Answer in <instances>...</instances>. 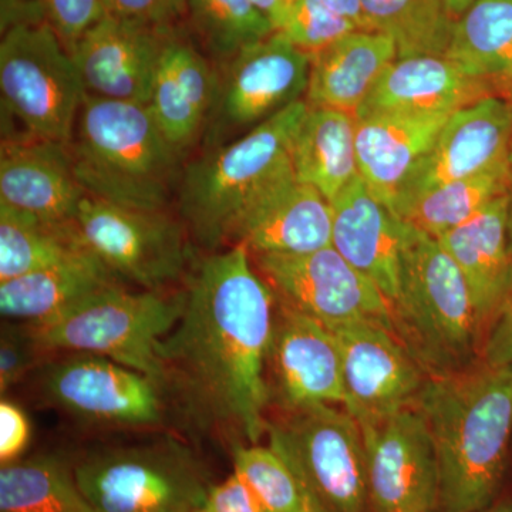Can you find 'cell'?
Here are the masks:
<instances>
[{
    "instance_id": "10",
    "label": "cell",
    "mask_w": 512,
    "mask_h": 512,
    "mask_svg": "<svg viewBox=\"0 0 512 512\" xmlns=\"http://www.w3.org/2000/svg\"><path fill=\"white\" fill-rule=\"evenodd\" d=\"M312 57L281 32L239 50L218 74V90L208 120L207 148L251 131L306 94ZM237 138V137H235Z\"/></svg>"
},
{
    "instance_id": "4",
    "label": "cell",
    "mask_w": 512,
    "mask_h": 512,
    "mask_svg": "<svg viewBox=\"0 0 512 512\" xmlns=\"http://www.w3.org/2000/svg\"><path fill=\"white\" fill-rule=\"evenodd\" d=\"M390 306L394 335L427 375L468 369L481 352L483 328L460 269L436 238L409 224Z\"/></svg>"
},
{
    "instance_id": "13",
    "label": "cell",
    "mask_w": 512,
    "mask_h": 512,
    "mask_svg": "<svg viewBox=\"0 0 512 512\" xmlns=\"http://www.w3.org/2000/svg\"><path fill=\"white\" fill-rule=\"evenodd\" d=\"M359 426L370 512H440L436 448L419 409L407 407Z\"/></svg>"
},
{
    "instance_id": "36",
    "label": "cell",
    "mask_w": 512,
    "mask_h": 512,
    "mask_svg": "<svg viewBox=\"0 0 512 512\" xmlns=\"http://www.w3.org/2000/svg\"><path fill=\"white\" fill-rule=\"evenodd\" d=\"M355 30H359L355 23L335 12L325 0H301L281 33L313 56Z\"/></svg>"
},
{
    "instance_id": "26",
    "label": "cell",
    "mask_w": 512,
    "mask_h": 512,
    "mask_svg": "<svg viewBox=\"0 0 512 512\" xmlns=\"http://www.w3.org/2000/svg\"><path fill=\"white\" fill-rule=\"evenodd\" d=\"M312 57L305 101L312 109L356 116L386 70L397 60L393 39L355 30Z\"/></svg>"
},
{
    "instance_id": "16",
    "label": "cell",
    "mask_w": 512,
    "mask_h": 512,
    "mask_svg": "<svg viewBox=\"0 0 512 512\" xmlns=\"http://www.w3.org/2000/svg\"><path fill=\"white\" fill-rule=\"evenodd\" d=\"M45 392L57 406L96 423L153 426L163 416L158 383L103 356L82 353L50 367Z\"/></svg>"
},
{
    "instance_id": "20",
    "label": "cell",
    "mask_w": 512,
    "mask_h": 512,
    "mask_svg": "<svg viewBox=\"0 0 512 512\" xmlns=\"http://www.w3.org/2000/svg\"><path fill=\"white\" fill-rule=\"evenodd\" d=\"M86 195L74 174L69 146L29 137L3 138L0 204L37 220L72 222Z\"/></svg>"
},
{
    "instance_id": "14",
    "label": "cell",
    "mask_w": 512,
    "mask_h": 512,
    "mask_svg": "<svg viewBox=\"0 0 512 512\" xmlns=\"http://www.w3.org/2000/svg\"><path fill=\"white\" fill-rule=\"evenodd\" d=\"M342 356L345 409L372 423L416 404L426 370L383 323L355 322L330 329Z\"/></svg>"
},
{
    "instance_id": "34",
    "label": "cell",
    "mask_w": 512,
    "mask_h": 512,
    "mask_svg": "<svg viewBox=\"0 0 512 512\" xmlns=\"http://www.w3.org/2000/svg\"><path fill=\"white\" fill-rule=\"evenodd\" d=\"M185 13L202 46L222 64L275 33L251 0H185Z\"/></svg>"
},
{
    "instance_id": "23",
    "label": "cell",
    "mask_w": 512,
    "mask_h": 512,
    "mask_svg": "<svg viewBox=\"0 0 512 512\" xmlns=\"http://www.w3.org/2000/svg\"><path fill=\"white\" fill-rule=\"evenodd\" d=\"M436 239L460 269L484 332L512 293L507 195Z\"/></svg>"
},
{
    "instance_id": "7",
    "label": "cell",
    "mask_w": 512,
    "mask_h": 512,
    "mask_svg": "<svg viewBox=\"0 0 512 512\" xmlns=\"http://www.w3.org/2000/svg\"><path fill=\"white\" fill-rule=\"evenodd\" d=\"M269 447L291 468L311 512H370L365 443L355 417L332 404L268 423Z\"/></svg>"
},
{
    "instance_id": "31",
    "label": "cell",
    "mask_w": 512,
    "mask_h": 512,
    "mask_svg": "<svg viewBox=\"0 0 512 512\" xmlns=\"http://www.w3.org/2000/svg\"><path fill=\"white\" fill-rule=\"evenodd\" d=\"M2 512H99L80 490L60 458L39 456L5 464L0 470Z\"/></svg>"
},
{
    "instance_id": "21",
    "label": "cell",
    "mask_w": 512,
    "mask_h": 512,
    "mask_svg": "<svg viewBox=\"0 0 512 512\" xmlns=\"http://www.w3.org/2000/svg\"><path fill=\"white\" fill-rule=\"evenodd\" d=\"M329 204L332 247L392 305L399 292L406 224L370 191L360 175Z\"/></svg>"
},
{
    "instance_id": "46",
    "label": "cell",
    "mask_w": 512,
    "mask_h": 512,
    "mask_svg": "<svg viewBox=\"0 0 512 512\" xmlns=\"http://www.w3.org/2000/svg\"><path fill=\"white\" fill-rule=\"evenodd\" d=\"M474 2H476V0H444L447 10L450 12V15L453 16L454 20L460 18Z\"/></svg>"
},
{
    "instance_id": "11",
    "label": "cell",
    "mask_w": 512,
    "mask_h": 512,
    "mask_svg": "<svg viewBox=\"0 0 512 512\" xmlns=\"http://www.w3.org/2000/svg\"><path fill=\"white\" fill-rule=\"evenodd\" d=\"M74 221L87 247L117 278L146 291L173 284L187 268L183 225L165 211L136 210L86 195Z\"/></svg>"
},
{
    "instance_id": "5",
    "label": "cell",
    "mask_w": 512,
    "mask_h": 512,
    "mask_svg": "<svg viewBox=\"0 0 512 512\" xmlns=\"http://www.w3.org/2000/svg\"><path fill=\"white\" fill-rule=\"evenodd\" d=\"M309 106L296 101L244 136L207 148L185 165L178 207L194 238L205 248L229 242L249 204L291 170V148Z\"/></svg>"
},
{
    "instance_id": "35",
    "label": "cell",
    "mask_w": 512,
    "mask_h": 512,
    "mask_svg": "<svg viewBox=\"0 0 512 512\" xmlns=\"http://www.w3.org/2000/svg\"><path fill=\"white\" fill-rule=\"evenodd\" d=\"M237 474L265 512H301L305 498L291 468L272 450L258 444H237L232 451Z\"/></svg>"
},
{
    "instance_id": "1",
    "label": "cell",
    "mask_w": 512,
    "mask_h": 512,
    "mask_svg": "<svg viewBox=\"0 0 512 512\" xmlns=\"http://www.w3.org/2000/svg\"><path fill=\"white\" fill-rule=\"evenodd\" d=\"M234 245L205 256L191 272L183 315L161 339L164 384L173 383L185 409L208 426L258 444L268 429L276 296Z\"/></svg>"
},
{
    "instance_id": "43",
    "label": "cell",
    "mask_w": 512,
    "mask_h": 512,
    "mask_svg": "<svg viewBox=\"0 0 512 512\" xmlns=\"http://www.w3.org/2000/svg\"><path fill=\"white\" fill-rule=\"evenodd\" d=\"M251 2L271 23L275 32H281L301 0H251Z\"/></svg>"
},
{
    "instance_id": "25",
    "label": "cell",
    "mask_w": 512,
    "mask_h": 512,
    "mask_svg": "<svg viewBox=\"0 0 512 512\" xmlns=\"http://www.w3.org/2000/svg\"><path fill=\"white\" fill-rule=\"evenodd\" d=\"M453 113H384L356 119L359 175L392 210L394 198Z\"/></svg>"
},
{
    "instance_id": "32",
    "label": "cell",
    "mask_w": 512,
    "mask_h": 512,
    "mask_svg": "<svg viewBox=\"0 0 512 512\" xmlns=\"http://www.w3.org/2000/svg\"><path fill=\"white\" fill-rule=\"evenodd\" d=\"M508 160L484 173L434 188L397 217L424 234L439 238L464 224L507 192Z\"/></svg>"
},
{
    "instance_id": "28",
    "label": "cell",
    "mask_w": 512,
    "mask_h": 512,
    "mask_svg": "<svg viewBox=\"0 0 512 512\" xmlns=\"http://www.w3.org/2000/svg\"><path fill=\"white\" fill-rule=\"evenodd\" d=\"M295 177L329 202L359 177L356 119L352 114L309 107L291 148Z\"/></svg>"
},
{
    "instance_id": "44",
    "label": "cell",
    "mask_w": 512,
    "mask_h": 512,
    "mask_svg": "<svg viewBox=\"0 0 512 512\" xmlns=\"http://www.w3.org/2000/svg\"><path fill=\"white\" fill-rule=\"evenodd\" d=\"M325 2L343 18L355 23L357 29L372 32L363 10L362 0H325Z\"/></svg>"
},
{
    "instance_id": "41",
    "label": "cell",
    "mask_w": 512,
    "mask_h": 512,
    "mask_svg": "<svg viewBox=\"0 0 512 512\" xmlns=\"http://www.w3.org/2000/svg\"><path fill=\"white\" fill-rule=\"evenodd\" d=\"M197 512H265L247 484L232 474L224 483L212 485Z\"/></svg>"
},
{
    "instance_id": "49",
    "label": "cell",
    "mask_w": 512,
    "mask_h": 512,
    "mask_svg": "<svg viewBox=\"0 0 512 512\" xmlns=\"http://www.w3.org/2000/svg\"><path fill=\"white\" fill-rule=\"evenodd\" d=\"M301 512H311V511H309L308 508H305V510H303Z\"/></svg>"
},
{
    "instance_id": "2",
    "label": "cell",
    "mask_w": 512,
    "mask_h": 512,
    "mask_svg": "<svg viewBox=\"0 0 512 512\" xmlns=\"http://www.w3.org/2000/svg\"><path fill=\"white\" fill-rule=\"evenodd\" d=\"M414 406L440 473V512H477L500 497L512 437V365L483 362L429 376Z\"/></svg>"
},
{
    "instance_id": "12",
    "label": "cell",
    "mask_w": 512,
    "mask_h": 512,
    "mask_svg": "<svg viewBox=\"0 0 512 512\" xmlns=\"http://www.w3.org/2000/svg\"><path fill=\"white\" fill-rule=\"evenodd\" d=\"M255 259L276 301L326 328L377 322L393 329L386 296L332 245L303 254H259Z\"/></svg>"
},
{
    "instance_id": "48",
    "label": "cell",
    "mask_w": 512,
    "mask_h": 512,
    "mask_svg": "<svg viewBox=\"0 0 512 512\" xmlns=\"http://www.w3.org/2000/svg\"><path fill=\"white\" fill-rule=\"evenodd\" d=\"M507 100L508 103H510V106L512 107V82L508 84L507 87Z\"/></svg>"
},
{
    "instance_id": "47",
    "label": "cell",
    "mask_w": 512,
    "mask_h": 512,
    "mask_svg": "<svg viewBox=\"0 0 512 512\" xmlns=\"http://www.w3.org/2000/svg\"><path fill=\"white\" fill-rule=\"evenodd\" d=\"M477 512H512V497L511 495H500L493 504Z\"/></svg>"
},
{
    "instance_id": "15",
    "label": "cell",
    "mask_w": 512,
    "mask_h": 512,
    "mask_svg": "<svg viewBox=\"0 0 512 512\" xmlns=\"http://www.w3.org/2000/svg\"><path fill=\"white\" fill-rule=\"evenodd\" d=\"M512 144V107L497 96L457 110L441 128L433 147L413 170L394 198L392 211L404 208L427 192L490 170L508 160Z\"/></svg>"
},
{
    "instance_id": "39",
    "label": "cell",
    "mask_w": 512,
    "mask_h": 512,
    "mask_svg": "<svg viewBox=\"0 0 512 512\" xmlns=\"http://www.w3.org/2000/svg\"><path fill=\"white\" fill-rule=\"evenodd\" d=\"M109 15L144 25L171 28L185 13V0H106Z\"/></svg>"
},
{
    "instance_id": "45",
    "label": "cell",
    "mask_w": 512,
    "mask_h": 512,
    "mask_svg": "<svg viewBox=\"0 0 512 512\" xmlns=\"http://www.w3.org/2000/svg\"><path fill=\"white\" fill-rule=\"evenodd\" d=\"M505 195H507L508 234H510V244L512 249V144L510 154H508V183Z\"/></svg>"
},
{
    "instance_id": "37",
    "label": "cell",
    "mask_w": 512,
    "mask_h": 512,
    "mask_svg": "<svg viewBox=\"0 0 512 512\" xmlns=\"http://www.w3.org/2000/svg\"><path fill=\"white\" fill-rule=\"evenodd\" d=\"M72 55L87 30L109 15L106 0H32Z\"/></svg>"
},
{
    "instance_id": "30",
    "label": "cell",
    "mask_w": 512,
    "mask_h": 512,
    "mask_svg": "<svg viewBox=\"0 0 512 512\" xmlns=\"http://www.w3.org/2000/svg\"><path fill=\"white\" fill-rule=\"evenodd\" d=\"M86 249L76 221L37 220L0 204V282L49 268Z\"/></svg>"
},
{
    "instance_id": "6",
    "label": "cell",
    "mask_w": 512,
    "mask_h": 512,
    "mask_svg": "<svg viewBox=\"0 0 512 512\" xmlns=\"http://www.w3.org/2000/svg\"><path fill=\"white\" fill-rule=\"evenodd\" d=\"M184 292H128L121 285L104 289L69 311L40 325H28L42 352L69 350L107 357L164 384L158 357L161 339L184 311Z\"/></svg>"
},
{
    "instance_id": "3",
    "label": "cell",
    "mask_w": 512,
    "mask_h": 512,
    "mask_svg": "<svg viewBox=\"0 0 512 512\" xmlns=\"http://www.w3.org/2000/svg\"><path fill=\"white\" fill-rule=\"evenodd\" d=\"M69 150L90 197L165 211L178 195L184 154L165 137L148 104L86 93Z\"/></svg>"
},
{
    "instance_id": "40",
    "label": "cell",
    "mask_w": 512,
    "mask_h": 512,
    "mask_svg": "<svg viewBox=\"0 0 512 512\" xmlns=\"http://www.w3.org/2000/svg\"><path fill=\"white\" fill-rule=\"evenodd\" d=\"M30 440V424L18 404L0 403V461L2 466L18 461Z\"/></svg>"
},
{
    "instance_id": "19",
    "label": "cell",
    "mask_w": 512,
    "mask_h": 512,
    "mask_svg": "<svg viewBox=\"0 0 512 512\" xmlns=\"http://www.w3.org/2000/svg\"><path fill=\"white\" fill-rule=\"evenodd\" d=\"M229 241L259 254H303L332 245V208L293 168L249 204Z\"/></svg>"
},
{
    "instance_id": "33",
    "label": "cell",
    "mask_w": 512,
    "mask_h": 512,
    "mask_svg": "<svg viewBox=\"0 0 512 512\" xmlns=\"http://www.w3.org/2000/svg\"><path fill=\"white\" fill-rule=\"evenodd\" d=\"M372 32L396 43L397 59L444 56L456 20L444 0H362Z\"/></svg>"
},
{
    "instance_id": "24",
    "label": "cell",
    "mask_w": 512,
    "mask_h": 512,
    "mask_svg": "<svg viewBox=\"0 0 512 512\" xmlns=\"http://www.w3.org/2000/svg\"><path fill=\"white\" fill-rule=\"evenodd\" d=\"M217 90L218 74L208 60L171 32L158 62L148 106L180 153H187L205 134Z\"/></svg>"
},
{
    "instance_id": "22",
    "label": "cell",
    "mask_w": 512,
    "mask_h": 512,
    "mask_svg": "<svg viewBox=\"0 0 512 512\" xmlns=\"http://www.w3.org/2000/svg\"><path fill=\"white\" fill-rule=\"evenodd\" d=\"M495 84L464 73L446 56L400 57L386 70L355 119L384 113H456L485 97Z\"/></svg>"
},
{
    "instance_id": "17",
    "label": "cell",
    "mask_w": 512,
    "mask_h": 512,
    "mask_svg": "<svg viewBox=\"0 0 512 512\" xmlns=\"http://www.w3.org/2000/svg\"><path fill=\"white\" fill-rule=\"evenodd\" d=\"M171 28L107 15L84 33L72 52L86 93L148 104Z\"/></svg>"
},
{
    "instance_id": "9",
    "label": "cell",
    "mask_w": 512,
    "mask_h": 512,
    "mask_svg": "<svg viewBox=\"0 0 512 512\" xmlns=\"http://www.w3.org/2000/svg\"><path fill=\"white\" fill-rule=\"evenodd\" d=\"M74 476L99 512H197L212 487L200 461L173 440L94 454Z\"/></svg>"
},
{
    "instance_id": "18",
    "label": "cell",
    "mask_w": 512,
    "mask_h": 512,
    "mask_svg": "<svg viewBox=\"0 0 512 512\" xmlns=\"http://www.w3.org/2000/svg\"><path fill=\"white\" fill-rule=\"evenodd\" d=\"M268 363L286 412L318 404L345 407L342 356L332 330L278 301Z\"/></svg>"
},
{
    "instance_id": "27",
    "label": "cell",
    "mask_w": 512,
    "mask_h": 512,
    "mask_svg": "<svg viewBox=\"0 0 512 512\" xmlns=\"http://www.w3.org/2000/svg\"><path fill=\"white\" fill-rule=\"evenodd\" d=\"M117 279L92 249H86L49 268L0 282V313L26 325H40L119 285Z\"/></svg>"
},
{
    "instance_id": "38",
    "label": "cell",
    "mask_w": 512,
    "mask_h": 512,
    "mask_svg": "<svg viewBox=\"0 0 512 512\" xmlns=\"http://www.w3.org/2000/svg\"><path fill=\"white\" fill-rule=\"evenodd\" d=\"M43 353L37 345L29 326L8 325L2 328L0 339V390L8 392L18 383Z\"/></svg>"
},
{
    "instance_id": "42",
    "label": "cell",
    "mask_w": 512,
    "mask_h": 512,
    "mask_svg": "<svg viewBox=\"0 0 512 512\" xmlns=\"http://www.w3.org/2000/svg\"><path fill=\"white\" fill-rule=\"evenodd\" d=\"M481 355L487 365H512V293L488 328Z\"/></svg>"
},
{
    "instance_id": "29",
    "label": "cell",
    "mask_w": 512,
    "mask_h": 512,
    "mask_svg": "<svg viewBox=\"0 0 512 512\" xmlns=\"http://www.w3.org/2000/svg\"><path fill=\"white\" fill-rule=\"evenodd\" d=\"M447 59L468 76L512 82V0H476L456 19Z\"/></svg>"
},
{
    "instance_id": "8",
    "label": "cell",
    "mask_w": 512,
    "mask_h": 512,
    "mask_svg": "<svg viewBox=\"0 0 512 512\" xmlns=\"http://www.w3.org/2000/svg\"><path fill=\"white\" fill-rule=\"evenodd\" d=\"M3 113L25 134L69 146L86 96L72 55L45 20L15 23L0 43Z\"/></svg>"
}]
</instances>
